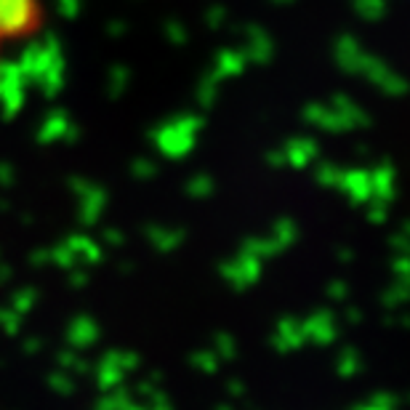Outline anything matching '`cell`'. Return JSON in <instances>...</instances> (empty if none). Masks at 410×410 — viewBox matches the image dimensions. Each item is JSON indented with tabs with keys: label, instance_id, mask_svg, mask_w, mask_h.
<instances>
[{
	"label": "cell",
	"instance_id": "6da1fadb",
	"mask_svg": "<svg viewBox=\"0 0 410 410\" xmlns=\"http://www.w3.org/2000/svg\"><path fill=\"white\" fill-rule=\"evenodd\" d=\"M43 19V0H0V51L35 38Z\"/></svg>",
	"mask_w": 410,
	"mask_h": 410
}]
</instances>
